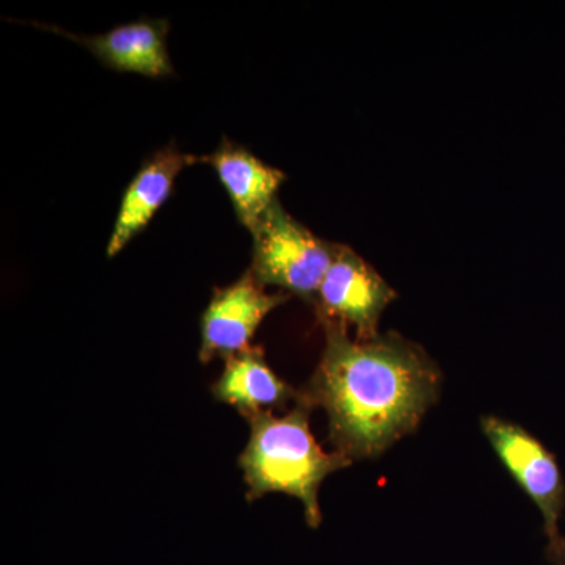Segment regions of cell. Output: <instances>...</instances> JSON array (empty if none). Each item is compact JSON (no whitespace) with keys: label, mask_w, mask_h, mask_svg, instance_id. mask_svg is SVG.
<instances>
[{"label":"cell","mask_w":565,"mask_h":565,"mask_svg":"<svg viewBox=\"0 0 565 565\" xmlns=\"http://www.w3.org/2000/svg\"><path fill=\"white\" fill-rule=\"evenodd\" d=\"M323 329L326 348L303 401L326 411L338 452L374 459L414 433L437 401L440 370L422 345L401 334L352 340L340 323Z\"/></svg>","instance_id":"obj_1"},{"label":"cell","mask_w":565,"mask_h":565,"mask_svg":"<svg viewBox=\"0 0 565 565\" xmlns=\"http://www.w3.org/2000/svg\"><path fill=\"white\" fill-rule=\"evenodd\" d=\"M315 408L303 397L285 416L264 412L248 416L250 438L239 456V467L247 484V501L267 493H286L302 501L308 526L322 523L319 489L327 476L351 467L341 452H326L310 429Z\"/></svg>","instance_id":"obj_2"},{"label":"cell","mask_w":565,"mask_h":565,"mask_svg":"<svg viewBox=\"0 0 565 565\" xmlns=\"http://www.w3.org/2000/svg\"><path fill=\"white\" fill-rule=\"evenodd\" d=\"M252 274L263 286H278L305 302L315 303L337 252L292 217L275 200L253 228Z\"/></svg>","instance_id":"obj_3"},{"label":"cell","mask_w":565,"mask_h":565,"mask_svg":"<svg viewBox=\"0 0 565 565\" xmlns=\"http://www.w3.org/2000/svg\"><path fill=\"white\" fill-rule=\"evenodd\" d=\"M482 433L505 470L527 494L544 519L545 556L552 565H565V479L556 456L525 427L500 416H484Z\"/></svg>","instance_id":"obj_4"},{"label":"cell","mask_w":565,"mask_h":565,"mask_svg":"<svg viewBox=\"0 0 565 565\" xmlns=\"http://www.w3.org/2000/svg\"><path fill=\"white\" fill-rule=\"evenodd\" d=\"M392 286L352 248L337 244L315 307L322 323L353 327L356 340L377 337L379 319L396 299Z\"/></svg>","instance_id":"obj_5"},{"label":"cell","mask_w":565,"mask_h":565,"mask_svg":"<svg viewBox=\"0 0 565 565\" xmlns=\"http://www.w3.org/2000/svg\"><path fill=\"white\" fill-rule=\"evenodd\" d=\"M289 299L288 294H269L266 286L247 273L225 288H215L202 316L200 362L228 360L247 351L264 319Z\"/></svg>","instance_id":"obj_6"},{"label":"cell","mask_w":565,"mask_h":565,"mask_svg":"<svg viewBox=\"0 0 565 565\" xmlns=\"http://www.w3.org/2000/svg\"><path fill=\"white\" fill-rule=\"evenodd\" d=\"M199 162H202V156L182 152L174 143L156 151L143 162L122 195L117 222L107 243L109 258H114L141 230L147 228L156 212L169 200L178 174L185 167Z\"/></svg>","instance_id":"obj_7"},{"label":"cell","mask_w":565,"mask_h":565,"mask_svg":"<svg viewBox=\"0 0 565 565\" xmlns=\"http://www.w3.org/2000/svg\"><path fill=\"white\" fill-rule=\"evenodd\" d=\"M51 29L81 43L107 68L137 73L147 77H166L173 74L172 61L167 51L170 22L167 20H140L117 25L102 35H74L58 28Z\"/></svg>","instance_id":"obj_8"},{"label":"cell","mask_w":565,"mask_h":565,"mask_svg":"<svg viewBox=\"0 0 565 565\" xmlns=\"http://www.w3.org/2000/svg\"><path fill=\"white\" fill-rule=\"evenodd\" d=\"M202 162L210 163L217 173L232 200L237 221L252 233L277 200L286 174L228 139H223L221 147L211 154L202 156Z\"/></svg>","instance_id":"obj_9"},{"label":"cell","mask_w":565,"mask_h":565,"mask_svg":"<svg viewBox=\"0 0 565 565\" xmlns=\"http://www.w3.org/2000/svg\"><path fill=\"white\" fill-rule=\"evenodd\" d=\"M218 403L233 405L245 418L264 412L281 411L299 404L302 392L294 390L275 373L262 348H250L226 360L225 370L211 386Z\"/></svg>","instance_id":"obj_10"}]
</instances>
